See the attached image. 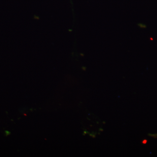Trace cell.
Masks as SVG:
<instances>
[{
	"label": "cell",
	"mask_w": 157,
	"mask_h": 157,
	"mask_svg": "<svg viewBox=\"0 0 157 157\" xmlns=\"http://www.w3.org/2000/svg\"><path fill=\"white\" fill-rule=\"evenodd\" d=\"M150 136L152 137H154V138H157V134H153V135H150Z\"/></svg>",
	"instance_id": "6da1fadb"
}]
</instances>
